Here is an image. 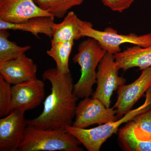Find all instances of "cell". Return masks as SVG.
<instances>
[{
	"mask_svg": "<svg viewBox=\"0 0 151 151\" xmlns=\"http://www.w3.org/2000/svg\"><path fill=\"white\" fill-rule=\"evenodd\" d=\"M37 66L24 54L17 59L0 64V73L6 81L13 85L36 79Z\"/></svg>",
	"mask_w": 151,
	"mask_h": 151,
	"instance_id": "12",
	"label": "cell"
},
{
	"mask_svg": "<svg viewBox=\"0 0 151 151\" xmlns=\"http://www.w3.org/2000/svg\"><path fill=\"white\" fill-rule=\"evenodd\" d=\"M81 143L65 128L45 129L28 124L18 151H83Z\"/></svg>",
	"mask_w": 151,
	"mask_h": 151,
	"instance_id": "2",
	"label": "cell"
},
{
	"mask_svg": "<svg viewBox=\"0 0 151 151\" xmlns=\"http://www.w3.org/2000/svg\"><path fill=\"white\" fill-rule=\"evenodd\" d=\"M75 121L72 126L85 129L94 124L101 125L118 120L116 111L114 108H107L96 98H84L76 108Z\"/></svg>",
	"mask_w": 151,
	"mask_h": 151,
	"instance_id": "7",
	"label": "cell"
},
{
	"mask_svg": "<svg viewBox=\"0 0 151 151\" xmlns=\"http://www.w3.org/2000/svg\"><path fill=\"white\" fill-rule=\"evenodd\" d=\"M78 50L73 60L80 65L81 75L74 84L73 91L78 98H85L92 94V87L97 80L96 68L107 52L97 41L89 37L79 44Z\"/></svg>",
	"mask_w": 151,
	"mask_h": 151,
	"instance_id": "4",
	"label": "cell"
},
{
	"mask_svg": "<svg viewBox=\"0 0 151 151\" xmlns=\"http://www.w3.org/2000/svg\"><path fill=\"white\" fill-rule=\"evenodd\" d=\"M40 16H53L40 8L34 0H0V20L14 23Z\"/></svg>",
	"mask_w": 151,
	"mask_h": 151,
	"instance_id": "11",
	"label": "cell"
},
{
	"mask_svg": "<svg viewBox=\"0 0 151 151\" xmlns=\"http://www.w3.org/2000/svg\"><path fill=\"white\" fill-rule=\"evenodd\" d=\"M24 113L15 110L0 120V151H18L28 125Z\"/></svg>",
	"mask_w": 151,
	"mask_h": 151,
	"instance_id": "10",
	"label": "cell"
},
{
	"mask_svg": "<svg viewBox=\"0 0 151 151\" xmlns=\"http://www.w3.org/2000/svg\"><path fill=\"white\" fill-rule=\"evenodd\" d=\"M119 71L114 55L107 52L98 65L97 88L92 97L100 100L107 108L111 106V98L114 91L127 82L126 78L119 76Z\"/></svg>",
	"mask_w": 151,
	"mask_h": 151,
	"instance_id": "6",
	"label": "cell"
},
{
	"mask_svg": "<svg viewBox=\"0 0 151 151\" xmlns=\"http://www.w3.org/2000/svg\"><path fill=\"white\" fill-rule=\"evenodd\" d=\"M12 89L11 112L33 110L39 106L45 98L44 83L37 78L13 85Z\"/></svg>",
	"mask_w": 151,
	"mask_h": 151,
	"instance_id": "9",
	"label": "cell"
},
{
	"mask_svg": "<svg viewBox=\"0 0 151 151\" xmlns=\"http://www.w3.org/2000/svg\"><path fill=\"white\" fill-rule=\"evenodd\" d=\"M118 132V142L123 150L151 151V142L142 140L127 124L119 129Z\"/></svg>",
	"mask_w": 151,
	"mask_h": 151,
	"instance_id": "18",
	"label": "cell"
},
{
	"mask_svg": "<svg viewBox=\"0 0 151 151\" xmlns=\"http://www.w3.org/2000/svg\"><path fill=\"white\" fill-rule=\"evenodd\" d=\"M135 0H102L104 5L114 12H122L131 6Z\"/></svg>",
	"mask_w": 151,
	"mask_h": 151,
	"instance_id": "22",
	"label": "cell"
},
{
	"mask_svg": "<svg viewBox=\"0 0 151 151\" xmlns=\"http://www.w3.org/2000/svg\"><path fill=\"white\" fill-rule=\"evenodd\" d=\"M114 56L116 66L119 70L126 71L135 67L142 70L151 67V45L147 47L134 45Z\"/></svg>",
	"mask_w": 151,
	"mask_h": 151,
	"instance_id": "13",
	"label": "cell"
},
{
	"mask_svg": "<svg viewBox=\"0 0 151 151\" xmlns=\"http://www.w3.org/2000/svg\"><path fill=\"white\" fill-rule=\"evenodd\" d=\"M81 21L73 12H68L61 22L54 24L52 28L51 44L77 40L83 37L80 28Z\"/></svg>",
	"mask_w": 151,
	"mask_h": 151,
	"instance_id": "15",
	"label": "cell"
},
{
	"mask_svg": "<svg viewBox=\"0 0 151 151\" xmlns=\"http://www.w3.org/2000/svg\"><path fill=\"white\" fill-rule=\"evenodd\" d=\"M42 77L51 84V93L44 102L42 113L35 119L28 120V124L45 129L71 126L78 98L73 91L71 73H61L56 67L45 70Z\"/></svg>",
	"mask_w": 151,
	"mask_h": 151,
	"instance_id": "1",
	"label": "cell"
},
{
	"mask_svg": "<svg viewBox=\"0 0 151 151\" xmlns=\"http://www.w3.org/2000/svg\"><path fill=\"white\" fill-rule=\"evenodd\" d=\"M80 28L83 37L94 39L107 52L114 55L122 51L121 46L124 44L142 47L151 45V33L140 35L133 33L120 34L111 27L106 28L103 31L98 30L93 28L91 23L82 20L80 22Z\"/></svg>",
	"mask_w": 151,
	"mask_h": 151,
	"instance_id": "5",
	"label": "cell"
},
{
	"mask_svg": "<svg viewBox=\"0 0 151 151\" xmlns=\"http://www.w3.org/2000/svg\"><path fill=\"white\" fill-rule=\"evenodd\" d=\"M53 16L34 17L25 21L18 23L7 22L0 20V30H15L27 32L39 37L38 34H42L51 38L54 25Z\"/></svg>",
	"mask_w": 151,
	"mask_h": 151,
	"instance_id": "14",
	"label": "cell"
},
{
	"mask_svg": "<svg viewBox=\"0 0 151 151\" xmlns=\"http://www.w3.org/2000/svg\"><path fill=\"white\" fill-rule=\"evenodd\" d=\"M12 86L0 75V117L3 118L11 113Z\"/></svg>",
	"mask_w": 151,
	"mask_h": 151,
	"instance_id": "21",
	"label": "cell"
},
{
	"mask_svg": "<svg viewBox=\"0 0 151 151\" xmlns=\"http://www.w3.org/2000/svg\"><path fill=\"white\" fill-rule=\"evenodd\" d=\"M84 0H34L42 10L48 13L55 18L61 19L67 12L74 6L80 5Z\"/></svg>",
	"mask_w": 151,
	"mask_h": 151,
	"instance_id": "17",
	"label": "cell"
},
{
	"mask_svg": "<svg viewBox=\"0 0 151 151\" xmlns=\"http://www.w3.org/2000/svg\"><path fill=\"white\" fill-rule=\"evenodd\" d=\"M126 124L138 138L151 142V107Z\"/></svg>",
	"mask_w": 151,
	"mask_h": 151,
	"instance_id": "20",
	"label": "cell"
},
{
	"mask_svg": "<svg viewBox=\"0 0 151 151\" xmlns=\"http://www.w3.org/2000/svg\"><path fill=\"white\" fill-rule=\"evenodd\" d=\"M151 107V87L146 92L145 99L142 105L132 109L117 121L99 125L92 129H81L71 125L65 127V129L75 137L88 151H99L103 144L118 132L122 124L129 122Z\"/></svg>",
	"mask_w": 151,
	"mask_h": 151,
	"instance_id": "3",
	"label": "cell"
},
{
	"mask_svg": "<svg viewBox=\"0 0 151 151\" xmlns=\"http://www.w3.org/2000/svg\"><path fill=\"white\" fill-rule=\"evenodd\" d=\"M151 87V67L142 70L140 76L134 82L119 86L118 97L113 107L118 119L123 117Z\"/></svg>",
	"mask_w": 151,
	"mask_h": 151,
	"instance_id": "8",
	"label": "cell"
},
{
	"mask_svg": "<svg viewBox=\"0 0 151 151\" xmlns=\"http://www.w3.org/2000/svg\"><path fill=\"white\" fill-rule=\"evenodd\" d=\"M73 43L74 40H70L51 44V48L47 51V54L53 58L57 68L61 73L70 72L68 62Z\"/></svg>",
	"mask_w": 151,
	"mask_h": 151,
	"instance_id": "16",
	"label": "cell"
},
{
	"mask_svg": "<svg viewBox=\"0 0 151 151\" xmlns=\"http://www.w3.org/2000/svg\"><path fill=\"white\" fill-rule=\"evenodd\" d=\"M8 30H0V64L17 59L31 49V47L18 46L9 40Z\"/></svg>",
	"mask_w": 151,
	"mask_h": 151,
	"instance_id": "19",
	"label": "cell"
}]
</instances>
